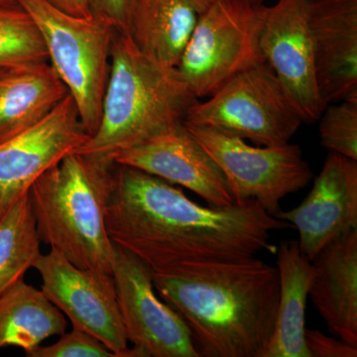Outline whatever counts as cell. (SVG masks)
<instances>
[{"mask_svg":"<svg viewBox=\"0 0 357 357\" xmlns=\"http://www.w3.org/2000/svg\"><path fill=\"white\" fill-rule=\"evenodd\" d=\"M105 225L115 245L153 272L184 263L245 259L264 250L274 253L271 232L293 229L255 199L199 206L163 178L117 164Z\"/></svg>","mask_w":357,"mask_h":357,"instance_id":"1","label":"cell"},{"mask_svg":"<svg viewBox=\"0 0 357 357\" xmlns=\"http://www.w3.org/2000/svg\"><path fill=\"white\" fill-rule=\"evenodd\" d=\"M155 290L189 328L199 357H263L279 305L277 267L255 257L153 272Z\"/></svg>","mask_w":357,"mask_h":357,"instance_id":"2","label":"cell"},{"mask_svg":"<svg viewBox=\"0 0 357 357\" xmlns=\"http://www.w3.org/2000/svg\"><path fill=\"white\" fill-rule=\"evenodd\" d=\"M198 100L177 68L158 64L128 33L116 32L100 124L75 152L112 160L117 152L184 123Z\"/></svg>","mask_w":357,"mask_h":357,"instance_id":"3","label":"cell"},{"mask_svg":"<svg viewBox=\"0 0 357 357\" xmlns=\"http://www.w3.org/2000/svg\"><path fill=\"white\" fill-rule=\"evenodd\" d=\"M112 159L72 152L30 189L40 241L75 266L112 275L115 245L105 225L114 188Z\"/></svg>","mask_w":357,"mask_h":357,"instance_id":"4","label":"cell"},{"mask_svg":"<svg viewBox=\"0 0 357 357\" xmlns=\"http://www.w3.org/2000/svg\"><path fill=\"white\" fill-rule=\"evenodd\" d=\"M16 2L38 28L52 67L76 103L86 132L93 135L102 116L110 52L116 30L96 14L91 17H77L47 0Z\"/></svg>","mask_w":357,"mask_h":357,"instance_id":"5","label":"cell"},{"mask_svg":"<svg viewBox=\"0 0 357 357\" xmlns=\"http://www.w3.org/2000/svg\"><path fill=\"white\" fill-rule=\"evenodd\" d=\"M266 10L250 0H211L176 67L197 98L266 63L260 46Z\"/></svg>","mask_w":357,"mask_h":357,"instance_id":"6","label":"cell"},{"mask_svg":"<svg viewBox=\"0 0 357 357\" xmlns=\"http://www.w3.org/2000/svg\"><path fill=\"white\" fill-rule=\"evenodd\" d=\"M184 123L215 128L258 146H277L290 142L304 122L274 70L263 63L192 105Z\"/></svg>","mask_w":357,"mask_h":357,"instance_id":"7","label":"cell"},{"mask_svg":"<svg viewBox=\"0 0 357 357\" xmlns=\"http://www.w3.org/2000/svg\"><path fill=\"white\" fill-rule=\"evenodd\" d=\"M185 126L222 171L234 203L255 199L275 217L282 199L314 178L299 145L255 147L215 128Z\"/></svg>","mask_w":357,"mask_h":357,"instance_id":"8","label":"cell"},{"mask_svg":"<svg viewBox=\"0 0 357 357\" xmlns=\"http://www.w3.org/2000/svg\"><path fill=\"white\" fill-rule=\"evenodd\" d=\"M33 268L42 279V292L66 314L73 328L100 340L115 357H144L128 347L112 274L75 266L56 249L40 255Z\"/></svg>","mask_w":357,"mask_h":357,"instance_id":"9","label":"cell"},{"mask_svg":"<svg viewBox=\"0 0 357 357\" xmlns=\"http://www.w3.org/2000/svg\"><path fill=\"white\" fill-rule=\"evenodd\" d=\"M112 276L122 323L133 347L148 357H199L184 319L155 295L153 271L146 263L115 245Z\"/></svg>","mask_w":357,"mask_h":357,"instance_id":"10","label":"cell"},{"mask_svg":"<svg viewBox=\"0 0 357 357\" xmlns=\"http://www.w3.org/2000/svg\"><path fill=\"white\" fill-rule=\"evenodd\" d=\"M89 138L68 93L38 123L0 143V218L45 172Z\"/></svg>","mask_w":357,"mask_h":357,"instance_id":"11","label":"cell"},{"mask_svg":"<svg viewBox=\"0 0 357 357\" xmlns=\"http://www.w3.org/2000/svg\"><path fill=\"white\" fill-rule=\"evenodd\" d=\"M260 46L303 122L318 121L326 105L317 83L309 0H278L267 7Z\"/></svg>","mask_w":357,"mask_h":357,"instance_id":"12","label":"cell"},{"mask_svg":"<svg viewBox=\"0 0 357 357\" xmlns=\"http://www.w3.org/2000/svg\"><path fill=\"white\" fill-rule=\"evenodd\" d=\"M112 160L187 188L208 206L234 204L222 171L185 123L117 152Z\"/></svg>","mask_w":357,"mask_h":357,"instance_id":"13","label":"cell"},{"mask_svg":"<svg viewBox=\"0 0 357 357\" xmlns=\"http://www.w3.org/2000/svg\"><path fill=\"white\" fill-rule=\"evenodd\" d=\"M275 218L299 231L301 251L312 261L328 244L357 229V161L331 152L306 199Z\"/></svg>","mask_w":357,"mask_h":357,"instance_id":"14","label":"cell"},{"mask_svg":"<svg viewBox=\"0 0 357 357\" xmlns=\"http://www.w3.org/2000/svg\"><path fill=\"white\" fill-rule=\"evenodd\" d=\"M309 27L321 98L357 100V0H309Z\"/></svg>","mask_w":357,"mask_h":357,"instance_id":"15","label":"cell"},{"mask_svg":"<svg viewBox=\"0 0 357 357\" xmlns=\"http://www.w3.org/2000/svg\"><path fill=\"white\" fill-rule=\"evenodd\" d=\"M312 264V304L332 335L357 347V229L328 244Z\"/></svg>","mask_w":357,"mask_h":357,"instance_id":"16","label":"cell"},{"mask_svg":"<svg viewBox=\"0 0 357 357\" xmlns=\"http://www.w3.org/2000/svg\"><path fill=\"white\" fill-rule=\"evenodd\" d=\"M211 0H132L128 30L148 58L176 68Z\"/></svg>","mask_w":357,"mask_h":357,"instance_id":"17","label":"cell"},{"mask_svg":"<svg viewBox=\"0 0 357 357\" xmlns=\"http://www.w3.org/2000/svg\"><path fill=\"white\" fill-rule=\"evenodd\" d=\"M68 93L48 62L7 69L0 76V143L38 123Z\"/></svg>","mask_w":357,"mask_h":357,"instance_id":"18","label":"cell"},{"mask_svg":"<svg viewBox=\"0 0 357 357\" xmlns=\"http://www.w3.org/2000/svg\"><path fill=\"white\" fill-rule=\"evenodd\" d=\"M279 305L276 326L263 357H311L305 342L306 305L312 277L311 260L297 241L277 249Z\"/></svg>","mask_w":357,"mask_h":357,"instance_id":"19","label":"cell"},{"mask_svg":"<svg viewBox=\"0 0 357 357\" xmlns=\"http://www.w3.org/2000/svg\"><path fill=\"white\" fill-rule=\"evenodd\" d=\"M67 328L65 314L24 278L0 295V349L20 347L27 354Z\"/></svg>","mask_w":357,"mask_h":357,"instance_id":"20","label":"cell"},{"mask_svg":"<svg viewBox=\"0 0 357 357\" xmlns=\"http://www.w3.org/2000/svg\"><path fill=\"white\" fill-rule=\"evenodd\" d=\"M40 243L28 192L0 218V295L33 268Z\"/></svg>","mask_w":357,"mask_h":357,"instance_id":"21","label":"cell"},{"mask_svg":"<svg viewBox=\"0 0 357 357\" xmlns=\"http://www.w3.org/2000/svg\"><path fill=\"white\" fill-rule=\"evenodd\" d=\"M38 28L22 7L0 6V68L48 62Z\"/></svg>","mask_w":357,"mask_h":357,"instance_id":"22","label":"cell"},{"mask_svg":"<svg viewBox=\"0 0 357 357\" xmlns=\"http://www.w3.org/2000/svg\"><path fill=\"white\" fill-rule=\"evenodd\" d=\"M318 121L323 147L357 161V100L328 103Z\"/></svg>","mask_w":357,"mask_h":357,"instance_id":"23","label":"cell"},{"mask_svg":"<svg viewBox=\"0 0 357 357\" xmlns=\"http://www.w3.org/2000/svg\"><path fill=\"white\" fill-rule=\"evenodd\" d=\"M50 345H38L26 354L27 357H115L100 340L89 333L73 328L60 335Z\"/></svg>","mask_w":357,"mask_h":357,"instance_id":"24","label":"cell"},{"mask_svg":"<svg viewBox=\"0 0 357 357\" xmlns=\"http://www.w3.org/2000/svg\"><path fill=\"white\" fill-rule=\"evenodd\" d=\"M305 342L311 357H356L357 347L318 330H305Z\"/></svg>","mask_w":357,"mask_h":357,"instance_id":"25","label":"cell"},{"mask_svg":"<svg viewBox=\"0 0 357 357\" xmlns=\"http://www.w3.org/2000/svg\"><path fill=\"white\" fill-rule=\"evenodd\" d=\"M132 0H91L93 14L114 26L117 32H126Z\"/></svg>","mask_w":357,"mask_h":357,"instance_id":"26","label":"cell"},{"mask_svg":"<svg viewBox=\"0 0 357 357\" xmlns=\"http://www.w3.org/2000/svg\"><path fill=\"white\" fill-rule=\"evenodd\" d=\"M60 10L77 17H91L93 15L91 0H47Z\"/></svg>","mask_w":357,"mask_h":357,"instance_id":"27","label":"cell"},{"mask_svg":"<svg viewBox=\"0 0 357 357\" xmlns=\"http://www.w3.org/2000/svg\"><path fill=\"white\" fill-rule=\"evenodd\" d=\"M17 4L16 0H0V6H14Z\"/></svg>","mask_w":357,"mask_h":357,"instance_id":"28","label":"cell"},{"mask_svg":"<svg viewBox=\"0 0 357 357\" xmlns=\"http://www.w3.org/2000/svg\"><path fill=\"white\" fill-rule=\"evenodd\" d=\"M251 2H255V3H261L263 0H250Z\"/></svg>","mask_w":357,"mask_h":357,"instance_id":"29","label":"cell"},{"mask_svg":"<svg viewBox=\"0 0 357 357\" xmlns=\"http://www.w3.org/2000/svg\"><path fill=\"white\" fill-rule=\"evenodd\" d=\"M7 69H4V68H0V76H1L2 74H3L4 72H6Z\"/></svg>","mask_w":357,"mask_h":357,"instance_id":"30","label":"cell"}]
</instances>
